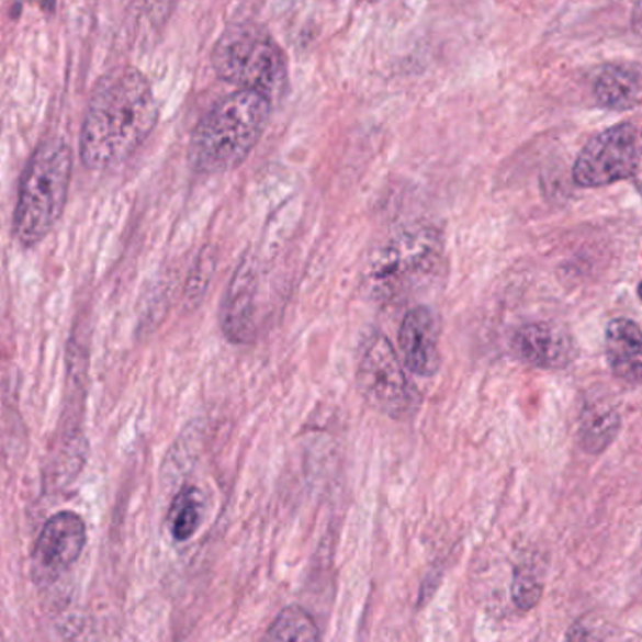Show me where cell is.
Here are the masks:
<instances>
[{"instance_id": "cell-1", "label": "cell", "mask_w": 642, "mask_h": 642, "mask_svg": "<svg viewBox=\"0 0 642 642\" xmlns=\"http://www.w3.org/2000/svg\"><path fill=\"white\" fill-rule=\"evenodd\" d=\"M159 123L153 86L136 68H115L100 78L87 106L80 159L89 170L123 165L146 144Z\"/></svg>"}, {"instance_id": "cell-2", "label": "cell", "mask_w": 642, "mask_h": 642, "mask_svg": "<svg viewBox=\"0 0 642 642\" xmlns=\"http://www.w3.org/2000/svg\"><path fill=\"white\" fill-rule=\"evenodd\" d=\"M272 100L264 94L236 89L210 108L192 133L189 159L205 176L233 172L246 162L264 134Z\"/></svg>"}, {"instance_id": "cell-3", "label": "cell", "mask_w": 642, "mask_h": 642, "mask_svg": "<svg viewBox=\"0 0 642 642\" xmlns=\"http://www.w3.org/2000/svg\"><path fill=\"white\" fill-rule=\"evenodd\" d=\"M72 149L65 139H44L21 173L14 210V236L34 247L59 223L72 181Z\"/></svg>"}, {"instance_id": "cell-4", "label": "cell", "mask_w": 642, "mask_h": 642, "mask_svg": "<svg viewBox=\"0 0 642 642\" xmlns=\"http://www.w3.org/2000/svg\"><path fill=\"white\" fill-rule=\"evenodd\" d=\"M443 266V241L433 228H405L373 252L362 278L364 289L379 302H404L433 285Z\"/></svg>"}, {"instance_id": "cell-5", "label": "cell", "mask_w": 642, "mask_h": 642, "mask_svg": "<svg viewBox=\"0 0 642 642\" xmlns=\"http://www.w3.org/2000/svg\"><path fill=\"white\" fill-rule=\"evenodd\" d=\"M212 65L221 80L236 89L264 94L272 102L285 94V54L260 25L238 23L226 29L213 47Z\"/></svg>"}, {"instance_id": "cell-6", "label": "cell", "mask_w": 642, "mask_h": 642, "mask_svg": "<svg viewBox=\"0 0 642 642\" xmlns=\"http://www.w3.org/2000/svg\"><path fill=\"white\" fill-rule=\"evenodd\" d=\"M357 381L365 402L386 417L407 420L417 415L420 394L383 334H371L364 339L358 357Z\"/></svg>"}, {"instance_id": "cell-7", "label": "cell", "mask_w": 642, "mask_h": 642, "mask_svg": "<svg viewBox=\"0 0 642 642\" xmlns=\"http://www.w3.org/2000/svg\"><path fill=\"white\" fill-rule=\"evenodd\" d=\"M642 155V138L633 125L607 128L589 139L576 159L573 178L581 187H605L631 178Z\"/></svg>"}, {"instance_id": "cell-8", "label": "cell", "mask_w": 642, "mask_h": 642, "mask_svg": "<svg viewBox=\"0 0 642 642\" xmlns=\"http://www.w3.org/2000/svg\"><path fill=\"white\" fill-rule=\"evenodd\" d=\"M87 528L83 518L72 510H63L49 518L33 552L34 570L44 576H57L78 562L86 549Z\"/></svg>"}, {"instance_id": "cell-9", "label": "cell", "mask_w": 642, "mask_h": 642, "mask_svg": "<svg viewBox=\"0 0 642 642\" xmlns=\"http://www.w3.org/2000/svg\"><path fill=\"white\" fill-rule=\"evenodd\" d=\"M399 349L404 362L413 373L431 378L441 365L439 354V323L430 307L417 305L404 317L399 326Z\"/></svg>"}, {"instance_id": "cell-10", "label": "cell", "mask_w": 642, "mask_h": 642, "mask_svg": "<svg viewBox=\"0 0 642 642\" xmlns=\"http://www.w3.org/2000/svg\"><path fill=\"white\" fill-rule=\"evenodd\" d=\"M513 347L523 362L557 370L573 362L575 358V343L567 331L560 326L537 323L520 328L515 336Z\"/></svg>"}, {"instance_id": "cell-11", "label": "cell", "mask_w": 642, "mask_h": 642, "mask_svg": "<svg viewBox=\"0 0 642 642\" xmlns=\"http://www.w3.org/2000/svg\"><path fill=\"white\" fill-rule=\"evenodd\" d=\"M257 278L251 266L241 264L230 281L223 305V331L233 343H249L255 338Z\"/></svg>"}, {"instance_id": "cell-12", "label": "cell", "mask_w": 642, "mask_h": 642, "mask_svg": "<svg viewBox=\"0 0 642 642\" xmlns=\"http://www.w3.org/2000/svg\"><path fill=\"white\" fill-rule=\"evenodd\" d=\"M605 352L615 375L628 383L642 381V330L629 318L610 320L605 330Z\"/></svg>"}, {"instance_id": "cell-13", "label": "cell", "mask_w": 642, "mask_h": 642, "mask_svg": "<svg viewBox=\"0 0 642 642\" xmlns=\"http://www.w3.org/2000/svg\"><path fill=\"white\" fill-rule=\"evenodd\" d=\"M594 93L601 106L631 110L642 100L641 74L626 67H607L597 76Z\"/></svg>"}, {"instance_id": "cell-14", "label": "cell", "mask_w": 642, "mask_h": 642, "mask_svg": "<svg viewBox=\"0 0 642 642\" xmlns=\"http://www.w3.org/2000/svg\"><path fill=\"white\" fill-rule=\"evenodd\" d=\"M204 517V496L196 486H185L173 497L168 513V530L173 541L185 543L196 531Z\"/></svg>"}, {"instance_id": "cell-15", "label": "cell", "mask_w": 642, "mask_h": 642, "mask_svg": "<svg viewBox=\"0 0 642 642\" xmlns=\"http://www.w3.org/2000/svg\"><path fill=\"white\" fill-rule=\"evenodd\" d=\"M266 639L272 641H318L317 623L312 616L307 615L302 607H286L281 615L273 620L272 626L266 633Z\"/></svg>"}, {"instance_id": "cell-16", "label": "cell", "mask_w": 642, "mask_h": 642, "mask_svg": "<svg viewBox=\"0 0 642 642\" xmlns=\"http://www.w3.org/2000/svg\"><path fill=\"white\" fill-rule=\"evenodd\" d=\"M620 426V418L612 407H594L584 413L583 426H581V439L584 449L589 452L602 451L615 439Z\"/></svg>"}, {"instance_id": "cell-17", "label": "cell", "mask_w": 642, "mask_h": 642, "mask_svg": "<svg viewBox=\"0 0 642 642\" xmlns=\"http://www.w3.org/2000/svg\"><path fill=\"white\" fill-rule=\"evenodd\" d=\"M541 589H543V586L539 583L536 573L523 570L517 571L515 584H513V597H515V602L520 609H531L539 601Z\"/></svg>"}, {"instance_id": "cell-18", "label": "cell", "mask_w": 642, "mask_h": 642, "mask_svg": "<svg viewBox=\"0 0 642 642\" xmlns=\"http://www.w3.org/2000/svg\"><path fill=\"white\" fill-rule=\"evenodd\" d=\"M631 178H633V181H635L637 189H639V192H641L642 194V155L641 159H639V165H637L635 172H633V176H631Z\"/></svg>"}, {"instance_id": "cell-19", "label": "cell", "mask_w": 642, "mask_h": 642, "mask_svg": "<svg viewBox=\"0 0 642 642\" xmlns=\"http://www.w3.org/2000/svg\"><path fill=\"white\" fill-rule=\"evenodd\" d=\"M637 291H639V299H641V302H642V281H641V285H639V289H637Z\"/></svg>"}, {"instance_id": "cell-20", "label": "cell", "mask_w": 642, "mask_h": 642, "mask_svg": "<svg viewBox=\"0 0 642 642\" xmlns=\"http://www.w3.org/2000/svg\"><path fill=\"white\" fill-rule=\"evenodd\" d=\"M358 2H365V4H370V2H378V0H358Z\"/></svg>"}]
</instances>
